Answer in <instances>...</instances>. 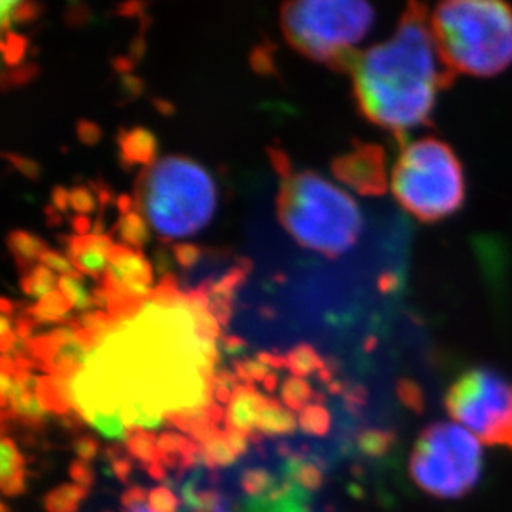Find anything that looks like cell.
I'll return each mask as SVG.
<instances>
[{
  "mask_svg": "<svg viewBox=\"0 0 512 512\" xmlns=\"http://www.w3.org/2000/svg\"><path fill=\"white\" fill-rule=\"evenodd\" d=\"M206 284L150 297L88 353L70 380L73 408L102 435L160 428L174 413L213 405L218 347Z\"/></svg>",
  "mask_w": 512,
  "mask_h": 512,
  "instance_id": "6da1fadb",
  "label": "cell"
},
{
  "mask_svg": "<svg viewBox=\"0 0 512 512\" xmlns=\"http://www.w3.org/2000/svg\"><path fill=\"white\" fill-rule=\"evenodd\" d=\"M443 63L431 27L406 20L353 63L358 107L385 130L405 133L420 128L435 110Z\"/></svg>",
  "mask_w": 512,
  "mask_h": 512,
  "instance_id": "7a4b0ae2",
  "label": "cell"
},
{
  "mask_svg": "<svg viewBox=\"0 0 512 512\" xmlns=\"http://www.w3.org/2000/svg\"><path fill=\"white\" fill-rule=\"evenodd\" d=\"M277 218L297 244L329 257L350 251L363 232L362 209L352 194L310 171L282 179Z\"/></svg>",
  "mask_w": 512,
  "mask_h": 512,
  "instance_id": "3957f363",
  "label": "cell"
},
{
  "mask_svg": "<svg viewBox=\"0 0 512 512\" xmlns=\"http://www.w3.org/2000/svg\"><path fill=\"white\" fill-rule=\"evenodd\" d=\"M431 30L443 60L471 77L512 65V9L496 0H456L436 9Z\"/></svg>",
  "mask_w": 512,
  "mask_h": 512,
  "instance_id": "277c9868",
  "label": "cell"
},
{
  "mask_svg": "<svg viewBox=\"0 0 512 512\" xmlns=\"http://www.w3.org/2000/svg\"><path fill=\"white\" fill-rule=\"evenodd\" d=\"M135 204L166 242L193 236L208 226L216 211V186L196 161L166 156L138 178Z\"/></svg>",
  "mask_w": 512,
  "mask_h": 512,
  "instance_id": "5b68a950",
  "label": "cell"
},
{
  "mask_svg": "<svg viewBox=\"0 0 512 512\" xmlns=\"http://www.w3.org/2000/svg\"><path fill=\"white\" fill-rule=\"evenodd\" d=\"M390 188L406 213L421 221H440L461 208L466 181L450 146L435 138H418L400 151Z\"/></svg>",
  "mask_w": 512,
  "mask_h": 512,
  "instance_id": "8992f818",
  "label": "cell"
},
{
  "mask_svg": "<svg viewBox=\"0 0 512 512\" xmlns=\"http://www.w3.org/2000/svg\"><path fill=\"white\" fill-rule=\"evenodd\" d=\"M375 24L372 5L353 0H302L282 5L284 37L299 54L332 67L352 65Z\"/></svg>",
  "mask_w": 512,
  "mask_h": 512,
  "instance_id": "52a82bcc",
  "label": "cell"
},
{
  "mask_svg": "<svg viewBox=\"0 0 512 512\" xmlns=\"http://www.w3.org/2000/svg\"><path fill=\"white\" fill-rule=\"evenodd\" d=\"M481 471L483 443L455 421L426 428L411 453V478L435 498H463L476 488Z\"/></svg>",
  "mask_w": 512,
  "mask_h": 512,
  "instance_id": "ba28073f",
  "label": "cell"
},
{
  "mask_svg": "<svg viewBox=\"0 0 512 512\" xmlns=\"http://www.w3.org/2000/svg\"><path fill=\"white\" fill-rule=\"evenodd\" d=\"M446 408L483 445L512 450V383L501 373L489 368L463 373L446 395Z\"/></svg>",
  "mask_w": 512,
  "mask_h": 512,
  "instance_id": "9c48e42d",
  "label": "cell"
},
{
  "mask_svg": "<svg viewBox=\"0 0 512 512\" xmlns=\"http://www.w3.org/2000/svg\"><path fill=\"white\" fill-rule=\"evenodd\" d=\"M153 282V267L145 254L120 242L113 246L107 272L98 285L107 292L108 300L146 302L155 290Z\"/></svg>",
  "mask_w": 512,
  "mask_h": 512,
  "instance_id": "30bf717a",
  "label": "cell"
},
{
  "mask_svg": "<svg viewBox=\"0 0 512 512\" xmlns=\"http://www.w3.org/2000/svg\"><path fill=\"white\" fill-rule=\"evenodd\" d=\"M335 178L358 193H378L383 188L380 156L373 148H360L342 156L332 165Z\"/></svg>",
  "mask_w": 512,
  "mask_h": 512,
  "instance_id": "8fae6325",
  "label": "cell"
},
{
  "mask_svg": "<svg viewBox=\"0 0 512 512\" xmlns=\"http://www.w3.org/2000/svg\"><path fill=\"white\" fill-rule=\"evenodd\" d=\"M65 246H67L68 259L82 276H90L98 282L102 281L107 272L110 254L115 246L112 236L88 234V236L67 237Z\"/></svg>",
  "mask_w": 512,
  "mask_h": 512,
  "instance_id": "7c38bea8",
  "label": "cell"
},
{
  "mask_svg": "<svg viewBox=\"0 0 512 512\" xmlns=\"http://www.w3.org/2000/svg\"><path fill=\"white\" fill-rule=\"evenodd\" d=\"M216 512H305V491L287 481L262 498H249L236 506L223 503Z\"/></svg>",
  "mask_w": 512,
  "mask_h": 512,
  "instance_id": "4fadbf2b",
  "label": "cell"
},
{
  "mask_svg": "<svg viewBox=\"0 0 512 512\" xmlns=\"http://www.w3.org/2000/svg\"><path fill=\"white\" fill-rule=\"evenodd\" d=\"M267 398L257 392L254 385H239L232 392V400L226 411V428L241 431L247 436L257 430V420Z\"/></svg>",
  "mask_w": 512,
  "mask_h": 512,
  "instance_id": "5bb4252c",
  "label": "cell"
},
{
  "mask_svg": "<svg viewBox=\"0 0 512 512\" xmlns=\"http://www.w3.org/2000/svg\"><path fill=\"white\" fill-rule=\"evenodd\" d=\"M120 148V160L123 166L141 165L150 168L155 165L158 156V140L148 128L135 126L130 130H121L116 136Z\"/></svg>",
  "mask_w": 512,
  "mask_h": 512,
  "instance_id": "9a60e30c",
  "label": "cell"
},
{
  "mask_svg": "<svg viewBox=\"0 0 512 512\" xmlns=\"http://www.w3.org/2000/svg\"><path fill=\"white\" fill-rule=\"evenodd\" d=\"M7 247L12 252L22 274L37 266L42 254L49 251V246L42 237L35 236L32 232L24 231V229H14L9 232Z\"/></svg>",
  "mask_w": 512,
  "mask_h": 512,
  "instance_id": "2e32d148",
  "label": "cell"
},
{
  "mask_svg": "<svg viewBox=\"0 0 512 512\" xmlns=\"http://www.w3.org/2000/svg\"><path fill=\"white\" fill-rule=\"evenodd\" d=\"M37 397L45 411H54L60 415H70L73 411L70 382L63 378L37 377Z\"/></svg>",
  "mask_w": 512,
  "mask_h": 512,
  "instance_id": "e0dca14e",
  "label": "cell"
},
{
  "mask_svg": "<svg viewBox=\"0 0 512 512\" xmlns=\"http://www.w3.org/2000/svg\"><path fill=\"white\" fill-rule=\"evenodd\" d=\"M297 428L294 411L274 398H267L257 420V431L264 436H282L294 433Z\"/></svg>",
  "mask_w": 512,
  "mask_h": 512,
  "instance_id": "ac0fdd59",
  "label": "cell"
},
{
  "mask_svg": "<svg viewBox=\"0 0 512 512\" xmlns=\"http://www.w3.org/2000/svg\"><path fill=\"white\" fill-rule=\"evenodd\" d=\"M73 307L70 300L55 289L52 294L39 300L37 304L30 305L25 309V314L32 317L37 324H58V322H67L70 320V312Z\"/></svg>",
  "mask_w": 512,
  "mask_h": 512,
  "instance_id": "d6986e66",
  "label": "cell"
},
{
  "mask_svg": "<svg viewBox=\"0 0 512 512\" xmlns=\"http://www.w3.org/2000/svg\"><path fill=\"white\" fill-rule=\"evenodd\" d=\"M115 231L120 236L121 244L141 251L150 242V224L138 211L121 216Z\"/></svg>",
  "mask_w": 512,
  "mask_h": 512,
  "instance_id": "ffe728a7",
  "label": "cell"
},
{
  "mask_svg": "<svg viewBox=\"0 0 512 512\" xmlns=\"http://www.w3.org/2000/svg\"><path fill=\"white\" fill-rule=\"evenodd\" d=\"M285 357H287V370L297 378L309 377L315 372L319 373L327 365L309 343L295 345L292 350L285 353Z\"/></svg>",
  "mask_w": 512,
  "mask_h": 512,
  "instance_id": "44dd1931",
  "label": "cell"
},
{
  "mask_svg": "<svg viewBox=\"0 0 512 512\" xmlns=\"http://www.w3.org/2000/svg\"><path fill=\"white\" fill-rule=\"evenodd\" d=\"M87 494L88 488H83L80 484L58 486L45 496V511L78 512Z\"/></svg>",
  "mask_w": 512,
  "mask_h": 512,
  "instance_id": "7402d4cb",
  "label": "cell"
},
{
  "mask_svg": "<svg viewBox=\"0 0 512 512\" xmlns=\"http://www.w3.org/2000/svg\"><path fill=\"white\" fill-rule=\"evenodd\" d=\"M55 285H58L55 272L50 271L49 267L42 266V264L32 267L30 271L22 274V279H20L22 292L27 297L37 300H42L47 295L52 294Z\"/></svg>",
  "mask_w": 512,
  "mask_h": 512,
  "instance_id": "603a6c76",
  "label": "cell"
},
{
  "mask_svg": "<svg viewBox=\"0 0 512 512\" xmlns=\"http://www.w3.org/2000/svg\"><path fill=\"white\" fill-rule=\"evenodd\" d=\"M285 471H287V478L304 491H317L324 481L319 466L304 461L300 456H292L289 464L285 466Z\"/></svg>",
  "mask_w": 512,
  "mask_h": 512,
  "instance_id": "cb8c5ba5",
  "label": "cell"
},
{
  "mask_svg": "<svg viewBox=\"0 0 512 512\" xmlns=\"http://www.w3.org/2000/svg\"><path fill=\"white\" fill-rule=\"evenodd\" d=\"M0 19H2V30L9 32L10 25L12 24H30L34 20L39 19L44 10V5L37 4V2H7L4 0L0 4Z\"/></svg>",
  "mask_w": 512,
  "mask_h": 512,
  "instance_id": "d4e9b609",
  "label": "cell"
},
{
  "mask_svg": "<svg viewBox=\"0 0 512 512\" xmlns=\"http://www.w3.org/2000/svg\"><path fill=\"white\" fill-rule=\"evenodd\" d=\"M58 290L70 300L73 309L80 310V312H87V310L95 307L93 294H90L85 284H83V277L80 272L73 274V276L60 277V279H58Z\"/></svg>",
  "mask_w": 512,
  "mask_h": 512,
  "instance_id": "484cf974",
  "label": "cell"
},
{
  "mask_svg": "<svg viewBox=\"0 0 512 512\" xmlns=\"http://www.w3.org/2000/svg\"><path fill=\"white\" fill-rule=\"evenodd\" d=\"M126 450L133 458L148 466L155 461H161L160 450L151 431L133 430L130 438L126 440Z\"/></svg>",
  "mask_w": 512,
  "mask_h": 512,
  "instance_id": "4316f807",
  "label": "cell"
},
{
  "mask_svg": "<svg viewBox=\"0 0 512 512\" xmlns=\"http://www.w3.org/2000/svg\"><path fill=\"white\" fill-rule=\"evenodd\" d=\"M314 397L312 387L304 378H287L282 385L281 398L290 411H302L309 406V401Z\"/></svg>",
  "mask_w": 512,
  "mask_h": 512,
  "instance_id": "83f0119b",
  "label": "cell"
},
{
  "mask_svg": "<svg viewBox=\"0 0 512 512\" xmlns=\"http://www.w3.org/2000/svg\"><path fill=\"white\" fill-rule=\"evenodd\" d=\"M241 488L251 498H262L276 488V479L262 468H249L241 474Z\"/></svg>",
  "mask_w": 512,
  "mask_h": 512,
  "instance_id": "f1b7e54d",
  "label": "cell"
},
{
  "mask_svg": "<svg viewBox=\"0 0 512 512\" xmlns=\"http://www.w3.org/2000/svg\"><path fill=\"white\" fill-rule=\"evenodd\" d=\"M299 426L310 436H325L330 430V413L324 405L314 403L299 416Z\"/></svg>",
  "mask_w": 512,
  "mask_h": 512,
  "instance_id": "f546056e",
  "label": "cell"
},
{
  "mask_svg": "<svg viewBox=\"0 0 512 512\" xmlns=\"http://www.w3.org/2000/svg\"><path fill=\"white\" fill-rule=\"evenodd\" d=\"M237 456L232 453L228 443H226V436L224 431H221L218 436H214L213 440L209 441L208 445L203 446V461L209 468H224V466H231L236 461Z\"/></svg>",
  "mask_w": 512,
  "mask_h": 512,
  "instance_id": "4dcf8cb0",
  "label": "cell"
},
{
  "mask_svg": "<svg viewBox=\"0 0 512 512\" xmlns=\"http://www.w3.org/2000/svg\"><path fill=\"white\" fill-rule=\"evenodd\" d=\"M0 455H2V463H0V478H2V481L12 478L15 474L24 473V456L20 455L14 441L7 438V436H4V440H2Z\"/></svg>",
  "mask_w": 512,
  "mask_h": 512,
  "instance_id": "1f68e13d",
  "label": "cell"
},
{
  "mask_svg": "<svg viewBox=\"0 0 512 512\" xmlns=\"http://www.w3.org/2000/svg\"><path fill=\"white\" fill-rule=\"evenodd\" d=\"M27 37L17 34V32H5L2 39V54H4L5 65L9 68L19 67V63L24 60L27 54Z\"/></svg>",
  "mask_w": 512,
  "mask_h": 512,
  "instance_id": "d6a6232c",
  "label": "cell"
},
{
  "mask_svg": "<svg viewBox=\"0 0 512 512\" xmlns=\"http://www.w3.org/2000/svg\"><path fill=\"white\" fill-rule=\"evenodd\" d=\"M70 208L77 214H88L95 213L98 208L97 194L93 193L92 188L87 186H73L70 189Z\"/></svg>",
  "mask_w": 512,
  "mask_h": 512,
  "instance_id": "836d02e7",
  "label": "cell"
},
{
  "mask_svg": "<svg viewBox=\"0 0 512 512\" xmlns=\"http://www.w3.org/2000/svg\"><path fill=\"white\" fill-rule=\"evenodd\" d=\"M251 67L254 72L264 77L269 75H276V60H274V47L271 45L262 44L254 47L251 52Z\"/></svg>",
  "mask_w": 512,
  "mask_h": 512,
  "instance_id": "e575fe53",
  "label": "cell"
},
{
  "mask_svg": "<svg viewBox=\"0 0 512 512\" xmlns=\"http://www.w3.org/2000/svg\"><path fill=\"white\" fill-rule=\"evenodd\" d=\"M179 501L168 486H158L148 494V509L151 512H178Z\"/></svg>",
  "mask_w": 512,
  "mask_h": 512,
  "instance_id": "d590c367",
  "label": "cell"
},
{
  "mask_svg": "<svg viewBox=\"0 0 512 512\" xmlns=\"http://www.w3.org/2000/svg\"><path fill=\"white\" fill-rule=\"evenodd\" d=\"M4 160L27 179L39 181L40 176H42V166L37 161L30 160L27 156L19 155V153H4Z\"/></svg>",
  "mask_w": 512,
  "mask_h": 512,
  "instance_id": "8d00e7d4",
  "label": "cell"
},
{
  "mask_svg": "<svg viewBox=\"0 0 512 512\" xmlns=\"http://www.w3.org/2000/svg\"><path fill=\"white\" fill-rule=\"evenodd\" d=\"M171 251H173L174 261L178 262L179 266L188 267V269L196 266L203 256V249L193 242H176L171 247Z\"/></svg>",
  "mask_w": 512,
  "mask_h": 512,
  "instance_id": "74e56055",
  "label": "cell"
},
{
  "mask_svg": "<svg viewBox=\"0 0 512 512\" xmlns=\"http://www.w3.org/2000/svg\"><path fill=\"white\" fill-rule=\"evenodd\" d=\"M39 264L49 267L50 271L57 272V274H60V277L73 276V274H77L78 272L77 269L73 267L72 261H70L67 256H62L60 252L52 251V249H49V251H45L44 254H42Z\"/></svg>",
  "mask_w": 512,
  "mask_h": 512,
  "instance_id": "f35d334b",
  "label": "cell"
},
{
  "mask_svg": "<svg viewBox=\"0 0 512 512\" xmlns=\"http://www.w3.org/2000/svg\"><path fill=\"white\" fill-rule=\"evenodd\" d=\"M37 75H39V67L35 63L10 68L4 73V88L7 90L9 87H22L30 80H34Z\"/></svg>",
  "mask_w": 512,
  "mask_h": 512,
  "instance_id": "ab89813d",
  "label": "cell"
},
{
  "mask_svg": "<svg viewBox=\"0 0 512 512\" xmlns=\"http://www.w3.org/2000/svg\"><path fill=\"white\" fill-rule=\"evenodd\" d=\"M102 135V128L95 121L85 120V118L77 121V136L83 145L97 146L102 140Z\"/></svg>",
  "mask_w": 512,
  "mask_h": 512,
  "instance_id": "60d3db41",
  "label": "cell"
},
{
  "mask_svg": "<svg viewBox=\"0 0 512 512\" xmlns=\"http://www.w3.org/2000/svg\"><path fill=\"white\" fill-rule=\"evenodd\" d=\"M267 155H269V160H271L274 170L281 176V179L289 178L294 174L292 173V161L284 150L271 146V148H267Z\"/></svg>",
  "mask_w": 512,
  "mask_h": 512,
  "instance_id": "b9f144b4",
  "label": "cell"
},
{
  "mask_svg": "<svg viewBox=\"0 0 512 512\" xmlns=\"http://www.w3.org/2000/svg\"><path fill=\"white\" fill-rule=\"evenodd\" d=\"M70 476H72L75 484H80L83 488H90L93 481H95L93 469L90 468V464L87 461H82V459L73 461L72 466H70Z\"/></svg>",
  "mask_w": 512,
  "mask_h": 512,
  "instance_id": "7bdbcfd3",
  "label": "cell"
},
{
  "mask_svg": "<svg viewBox=\"0 0 512 512\" xmlns=\"http://www.w3.org/2000/svg\"><path fill=\"white\" fill-rule=\"evenodd\" d=\"M75 453H77L78 458L82 459V461H92L95 456L98 455V450H100V446H98V441L93 440L90 436H82V438H78L75 441Z\"/></svg>",
  "mask_w": 512,
  "mask_h": 512,
  "instance_id": "ee69618b",
  "label": "cell"
},
{
  "mask_svg": "<svg viewBox=\"0 0 512 512\" xmlns=\"http://www.w3.org/2000/svg\"><path fill=\"white\" fill-rule=\"evenodd\" d=\"M224 436H226V443H228V446L231 448L234 455H246L247 445H249V443H247V438H249V436H247L246 433L232 430V428H226V430H224Z\"/></svg>",
  "mask_w": 512,
  "mask_h": 512,
  "instance_id": "f6af8a7d",
  "label": "cell"
},
{
  "mask_svg": "<svg viewBox=\"0 0 512 512\" xmlns=\"http://www.w3.org/2000/svg\"><path fill=\"white\" fill-rule=\"evenodd\" d=\"M146 501H148V494H146L145 489L140 488V486L128 489V491L121 496V504H123L125 511L145 506Z\"/></svg>",
  "mask_w": 512,
  "mask_h": 512,
  "instance_id": "bcb514c9",
  "label": "cell"
},
{
  "mask_svg": "<svg viewBox=\"0 0 512 512\" xmlns=\"http://www.w3.org/2000/svg\"><path fill=\"white\" fill-rule=\"evenodd\" d=\"M35 325H37V322H35L32 317H29L27 314L22 315V317H19V319H15V334H17V337H19V340H22V342H29V340H32V334H34Z\"/></svg>",
  "mask_w": 512,
  "mask_h": 512,
  "instance_id": "7dc6e473",
  "label": "cell"
},
{
  "mask_svg": "<svg viewBox=\"0 0 512 512\" xmlns=\"http://www.w3.org/2000/svg\"><path fill=\"white\" fill-rule=\"evenodd\" d=\"M50 198H52V206L57 209L58 213H67L70 208V191L67 188L55 186Z\"/></svg>",
  "mask_w": 512,
  "mask_h": 512,
  "instance_id": "c3c4849f",
  "label": "cell"
},
{
  "mask_svg": "<svg viewBox=\"0 0 512 512\" xmlns=\"http://www.w3.org/2000/svg\"><path fill=\"white\" fill-rule=\"evenodd\" d=\"M244 362H246L247 372L251 375L252 382H264L267 375L271 373V368L259 362L257 358H247Z\"/></svg>",
  "mask_w": 512,
  "mask_h": 512,
  "instance_id": "681fc988",
  "label": "cell"
},
{
  "mask_svg": "<svg viewBox=\"0 0 512 512\" xmlns=\"http://www.w3.org/2000/svg\"><path fill=\"white\" fill-rule=\"evenodd\" d=\"M92 189L93 193L97 194L98 208H100V213L103 214V211L115 201L112 188H108L107 184L93 183Z\"/></svg>",
  "mask_w": 512,
  "mask_h": 512,
  "instance_id": "f907efd6",
  "label": "cell"
},
{
  "mask_svg": "<svg viewBox=\"0 0 512 512\" xmlns=\"http://www.w3.org/2000/svg\"><path fill=\"white\" fill-rule=\"evenodd\" d=\"M256 358L259 362L264 363V365L271 368V370H282V368H287V357H285V355H281V353L259 352L257 353Z\"/></svg>",
  "mask_w": 512,
  "mask_h": 512,
  "instance_id": "816d5d0a",
  "label": "cell"
},
{
  "mask_svg": "<svg viewBox=\"0 0 512 512\" xmlns=\"http://www.w3.org/2000/svg\"><path fill=\"white\" fill-rule=\"evenodd\" d=\"M121 87H123V93L130 95V98L138 97V95H141L143 90H145L143 80L138 77H131V75H125V77H123V80H121Z\"/></svg>",
  "mask_w": 512,
  "mask_h": 512,
  "instance_id": "f5cc1de1",
  "label": "cell"
},
{
  "mask_svg": "<svg viewBox=\"0 0 512 512\" xmlns=\"http://www.w3.org/2000/svg\"><path fill=\"white\" fill-rule=\"evenodd\" d=\"M131 461L125 456H120V458L113 459L112 461V469L113 473H115L116 478L120 479L121 483H126L128 478H130L131 474Z\"/></svg>",
  "mask_w": 512,
  "mask_h": 512,
  "instance_id": "db71d44e",
  "label": "cell"
},
{
  "mask_svg": "<svg viewBox=\"0 0 512 512\" xmlns=\"http://www.w3.org/2000/svg\"><path fill=\"white\" fill-rule=\"evenodd\" d=\"M246 347L247 342L241 339V337H236V335H226V337H223V350L228 355H237L242 350H246Z\"/></svg>",
  "mask_w": 512,
  "mask_h": 512,
  "instance_id": "11a10c76",
  "label": "cell"
},
{
  "mask_svg": "<svg viewBox=\"0 0 512 512\" xmlns=\"http://www.w3.org/2000/svg\"><path fill=\"white\" fill-rule=\"evenodd\" d=\"M73 231L77 232V236H88V232L92 231V219L83 214H75L72 218Z\"/></svg>",
  "mask_w": 512,
  "mask_h": 512,
  "instance_id": "9f6ffc18",
  "label": "cell"
},
{
  "mask_svg": "<svg viewBox=\"0 0 512 512\" xmlns=\"http://www.w3.org/2000/svg\"><path fill=\"white\" fill-rule=\"evenodd\" d=\"M113 68H115L116 72H120L123 77L125 75H130L133 72V68H135V60L131 57H125V55H120V57H116L113 60Z\"/></svg>",
  "mask_w": 512,
  "mask_h": 512,
  "instance_id": "6f0895ef",
  "label": "cell"
},
{
  "mask_svg": "<svg viewBox=\"0 0 512 512\" xmlns=\"http://www.w3.org/2000/svg\"><path fill=\"white\" fill-rule=\"evenodd\" d=\"M116 206H118V211H120L121 216L136 211L135 198H131L130 194H120V196L116 198Z\"/></svg>",
  "mask_w": 512,
  "mask_h": 512,
  "instance_id": "680465c9",
  "label": "cell"
},
{
  "mask_svg": "<svg viewBox=\"0 0 512 512\" xmlns=\"http://www.w3.org/2000/svg\"><path fill=\"white\" fill-rule=\"evenodd\" d=\"M232 388L226 387V385H216V388H214V398H216V401L218 403H221V405H229L232 400Z\"/></svg>",
  "mask_w": 512,
  "mask_h": 512,
  "instance_id": "91938a15",
  "label": "cell"
},
{
  "mask_svg": "<svg viewBox=\"0 0 512 512\" xmlns=\"http://www.w3.org/2000/svg\"><path fill=\"white\" fill-rule=\"evenodd\" d=\"M148 474H150L151 478L158 479V481H163L166 478V466L161 463V461H155V463H151L148 466Z\"/></svg>",
  "mask_w": 512,
  "mask_h": 512,
  "instance_id": "94428289",
  "label": "cell"
},
{
  "mask_svg": "<svg viewBox=\"0 0 512 512\" xmlns=\"http://www.w3.org/2000/svg\"><path fill=\"white\" fill-rule=\"evenodd\" d=\"M153 105H155L156 110L163 116H171L174 113L173 103L168 102L165 98H155Z\"/></svg>",
  "mask_w": 512,
  "mask_h": 512,
  "instance_id": "6125c7cd",
  "label": "cell"
},
{
  "mask_svg": "<svg viewBox=\"0 0 512 512\" xmlns=\"http://www.w3.org/2000/svg\"><path fill=\"white\" fill-rule=\"evenodd\" d=\"M44 211L45 216L49 219L50 226H60L62 224V213H58L54 206H47Z\"/></svg>",
  "mask_w": 512,
  "mask_h": 512,
  "instance_id": "be15d7a7",
  "label": "cell"
},
{
  "mask_svg": "<svg viewBox=\"0 0 512 512\" xmlns=\"http://www.w3.org/2000/svg\"><path fill=\"white\" fill-rule=\"evenodd\" d=\"M277 385H279V375L274 372L269 373L266 380L262 382V387H264V390L269 393L276 392Z\"/></svg>",
  "mask_w": 512,
  "mask_h": 512,
  "instance_id": "e7e4bbea",
  "label": "cell"
},
{
  "mask_svg": "<svg viewBox=\"0 0 512 512\" xmlns=\"http://www.w3.org/2000/svg\"><path fill=\"white\" fill-rule=\"evenodd\" d=\"M0 310H2L4 317H9L10 319V315H14L15 312L14 302H10L9 299L4 297V299L0 300Z\"/></svg>",
  "mask_w": 512,
  "mask_h": 512,
  "instance_id": "03108f58",
  "label": "cell"
},
{
  "mask_svg": "<svg viewBox=\"0 0 512 512\" xmlns=\"http://www.w3.org/2000/svg\"><path fill=\"white\" fill-rule=\"evenodd\" d=\"M125 512H151L150 509L146 508V504L145 506H140V508H135V509H128V511H125Z\"/></svg>",
  "mask_w": 512,
  "mask_h": 512,
  "instance_id": "003e7915",
  "label": "cell"
}]
</instances>
